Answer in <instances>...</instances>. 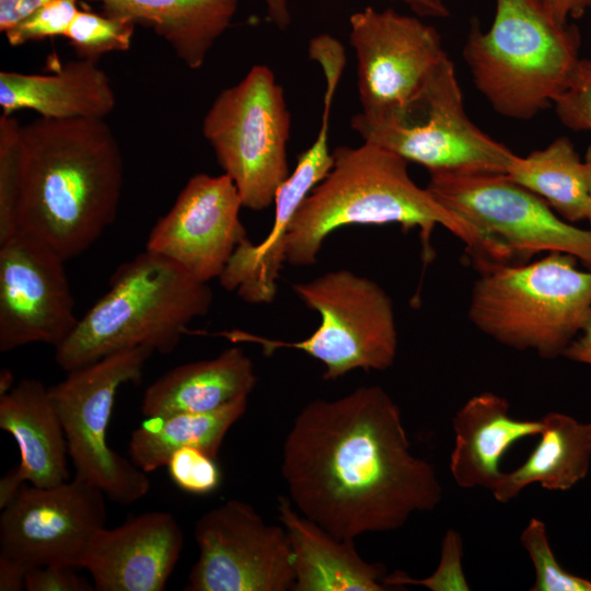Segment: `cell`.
<instances>
[{"label": "cell", "mask_w": 591, "mask_h": 591, "mask_svg": "<svg viewBox=\"0 0 591 591\" xmlns=\"http://www.w3.org/2000/svg\"><path fill=\"white\" fill-rule=\"evenodd\" d=\"M296 509L340 540L402 528L442 499L433 465L410 450L402 413L379 385L308 403L282 445Z\"/></svg>", "instance_id": "cell-1"}, {"label": "cell", "mask_w": 591, "mask_h": 591, "mask_svg": "<svg viewBox=\"0 0 591 591\" xmlns=\"http://www.w3.org/2000/svg\"><path fill=\"white\" fill-rule=\"evenodd\" d=\"M124 183L118 141L104 119H38L20 128L18 230L65 260L115 221Z\"/></svg>", "instance_id": "cell-2"}, {"label": "cell", "mask_w": 591, "mask_h": 591, "mask_svg": "<svg viewBox=\"0 0 591 591\" xmlns=\"http://www.w3.org/2000/svg\"><path fill=\"white\" fill-rule=\"evenodd\" d=\"M334 164L299 207L285 246V260L292 266L316 262L325 239L343 227L397 223L404 230L419 229L422 256H433L431 234L437 225L449 230L465 245L478 270L511 264L512 253L439 202L428 188L410 177L408 162L379 144L334 149Z\"/></svg>", "instance_id": "cell-3"}, {"label": "cell", "mask_w": 591, "mask_h": 591, "mask_svg": "<svg viewBox=\"0 0 591 591\" xmlns=\"http://www.w3.org/2000/svg\"><path fill=\"white\" fill-rule=\"evenodd\" d=\"M212 300L208 283L144 248L115 269L108 290L55 347V361L68 372L140 346L170 354Z\"/></svg>", "instance_id": "cell-4"}, {"label": "cell", "mask_w": 591, "mask_h": 591, "mask_svg": "<svg viewBox=\"0 0 591 591\" xmlns=\"http://www.w3.org/2000/svg\"><path fill=\"white\" fill-rule=\"evenodd\" d=\"M483 31L471 23L463 57L478 91L500 115L531 119L566 90L579 58L580 33L537 0H495Z\"/></svg>", "instance_id": "cell-5"}, {"label": "cell", "mask_w": 591, "mask_h": 591, "mask_svg": "<svg viewBox=\"0 0 591 591\" xmlns=\"http://www.w3.org/2000/svg\"><path fill=\"white\" fill-rule=\"evenodd\" d=\"M576 259L554 252L482 271L471 292V323L513 349L544 359L564 356L591 320V269H578Z\"/></svg>", "instance_id": "cell-6"}, {"label": "cell", "mask_w": 591, "mask_h": 591, "mask_svg": "<svg viewBox=\"0 0 591 591\" xmlns=\"http://www.w3.org/2000/svg\"><path fill=\"white\" fill-rule=\"evenodd\" d=\"M305 306L318 313L320 326L298 341L268 339L240 329L219 332L233 343L262 346L265 356L279 348L301 350L324 364L323 379L337 380L352 370L383 371L397 352L393 302L375 281L347 269L294 283Z\"/></svg>", "instance_id": "cell-7"}, {"label": "cell", "mask_w": 591, "mask_h": 591, "mask_svg": "<svg viewBox=\"0 0 591 591\" xmlns=\"http://www.w3.org/2000/svg\"><path fill=\"white\" fill-rule=\"evenodd\" d=\"M291 117L273 70L255 65L222 90L202 120V135L237 188L243 208L264 210L290 174Z\"/></svg>", "instance_id": "cell-8"}, {"label": "cell", "mask_w": 591, "mask_h": 591, "mask_svg": "<svg viewBox=\"0 0 591 591\" xmlns=\"http://www.w3.org/2000/svg\"><path fill=\"white\" fill-rule=\"evenodd\" d=\"M154 352L147 346L118 351L68 371L65 380L48 387L65 431L74 476L120 505L134 503L146 496L150 479L132 461L111 449L107 428L119 387L138 383Z\"/></svg>", "instance_id": "cell-9"}, {"label": "cell", "mask_w": 591, "mask_h": 591, "mask_svg": "<svg viewBox=\"0 0 591 591\" xmlns=\"http://www.w3.org/2000/svg\"><path fill=\"white\" fill-rule=\"evenodd\" d=\"M350 127L363 141L386 148L429 173L506 174L517 157L470 119L449 56L399 120L372 126L351 118Z\"/></svg>", "instance_id": "cell-10"}, {"label": "cell", "mask_w": 591, "mask_h": 591, "mask_svg": "<svg viewBox=\"0 0 591 591\" xmlns=\"http://www.w3.org/2000/svg\"><path fill=\"white\" fill-rule=\"evenodd\" d=\"M357 59L361 112L352 118L372 126L399 120L448 56L437 30L389 8L366 7L349 18Z\"/></svg>", "instance_id": "cell-11"}, {"label": "cell", "mask_w": 591, "mask_h": 591, "mask_svg": "<svg viewBox=\"0 0 591 591\" xmlns=\"http://www.w3.org/2000/svg\"><path fill=\"white\" fill-rule=\"evenodd\" d=\"M428 190L514 258L540 252L575 256L591 269V230L557 217L548 204L497 173H429Z\"/></svg>", "instance_id": "cell-12"}, {"label": "cell", "mask_w": 591, "mask_h": 591, "mask_svg": "<svg viewBox=\"0 0 591 591\" xmlns=\"http://www.w3.org/2000/svg\"><path fill=\"white\" fill-rule=\"evenodd\" d=\"M199 556L186 591H288L293 552L285 528L267 524L248 503L230 499L202 514L194 528Z\"/></svg>", "instance_id": "cell-13"}, {"label": "cell", "mask_w": 591, "mask_h": 591, "mask_svg": "<svg viewBox=\"0 0 591 591\" xmlns=\"http://www.w3.org/2000/svg\"><path fill=\"white\" fill-rule=\"evenodd\" d=\"M105 495L74 476L61 484H23L1 509L0 555L27 569L49 564L82 568L86 551L105 528Z\"/></svg>", "instance_id": "cell-14"}, {"label": "cell", "mask_w": 591, "mask_h": 591, "mask_svg": "<svg viewBox=\"0 0 591 591\" xmlns=\"http://www.w3.org/2000/svg\"><path fill=\"white\" fill-rule=\"evenodd\" d=\"M65 263L22 230L0 243V351L34 343L55 348L71 334L79 317Z\"/></svg>", "instance_id": "cell-15"}, {"label": "cell", "mask_w": 591, "mask_h": 591, "mask_svg": "<svg viewBox=\"0 0 591 591\" xmlns=\"http://www.w3.org/2000/svg\"><path fill=\"white\" fill-rule=\"evenodd\" d=\"M240 194L227 174L192 176L171 209L152 227L146 250L176 263L201 282L221 276L247 239Z\"/></svg>", "instance_id": "cell-16"}, {"label": "cell", "mask_w": 591, "mask_h": 591, "mask_svg": "<svg viewBox=\"0 0 591 591\" xmlns=\"http://www.w3.org/2000/svg\"><path fill=\"white\" fill-rule=\"evenodd\" d=\"M183 545L184 533L173 514L150 511L114 529H102L82 568L97 591H163Z\"/></svg>", "instance_id": "cell-17"}, {"label": "cell", "mask_w": 591, "mask_h": 591, "mask_svg": "<svg viewBox=\"0 0 591 591\" xmlns=\"http://www.w3.org/2000/svg\"><path fill=\"white\" fill-rule=\"evenodd\" d=\"M331 117L324 115L313 143L298 157L294 170L278 188L274 199V221L258 244L245 239L219 277L221 286L235 291L250 304H269L285 260V246L292 220L306 196L329 173L334 164L329 150Z\"/></svg>", "instance_id": "cell-18"}, {"label": "cell", "mask_w": 591, "mask_h": 591, "mask_svg": "<svg viewBox=\"0 0 591 591\" xmlns=\"http://www.w3.org/2000/svg\"><path fill=\"white\" fill-rule=\"evenodd\" d=\"M0 428L13 437L20 451L19 465L0 479L1 509L25 483L50 487L69 480L65 431L40 381L23 379L0 396Z\"/></svg>", "instance_id": "cell-19"}, {"label": "cell", "mask_w": 591, "mask_h": 591, "mask_svg": "<svg viewBox=\"0 0 591 591\" xmlns=\"http://www.w3.org/2000/svg\"><path fill=\"white\" fill-rule=\"evenodd\" d=\"M454 444L450 472L462 488L493 491L502 477L501 457L518 441L538 436L541 419H517L509 402L493 392L472 396L452 419Z\"/></svg>", "instance_id": "cell-20"}, {"label": "cell", "mask_w": 591, "mask_h": 591, "mask_svg": "<svg viewBox=\"0 0 591 591\" xmlns=\"http://www.w3.org/2000/svg\"><path fill=\"white\" fill-rule=\"evenodd\" d=\"M116 104L106 72L97 60L79 58L51 74L0 72L3 114L30 109L53 119H104Z\"/></svg>", "instance_id": "cell-21"}, {"label": "cell", "mask_w": 591, "mask_h": 591, "mask_svg": "<svg viewBox=\"0 0 591 591\" xmlns=\"http://www.w3.org/2000/svg\"><path fill=\"white\" fill-rule=\"evenodd\" d=\"M278 519L293 552V591H384L385 569L366 561L355 541L340 540L278 497Z\"/></svg>", "instance_id": "cell-22"}, {"label": "cell", "mask_w": 591, "mask_h": 591, "mask_svg": "<svg viewBox=\"0 0 591 591\" xmlns=\"http://www.w3.org/2000/svg\"><path fill=\"white\" fill-rule=\"evenodd\" d=\"M257 376L251 358L237 347L212 359L169 370L144 391L141 413L162 419L181 413H207L248 397Z\"/></svg>", "instance_id": "cell-23"}, {"label": "cell", "mask_w": 591, "mask_h": 591, "mask_svg": "<svg viewBox=\"0 0 591 591\" xmlns=\"http://www.w3.org/2000/svg\"><path fill=\"white\" fill-rule=\"evenodd\" d=\"M112 15L151 27L189 69H199L235 15L239 0H97Z\"/></svg>", "instance_id": "cell-24"}, {"label": "cell", "mask_w": 591, "mask_h": 591, "mask_svg": "<svg viewBox=\"0 0 591 591\" xmlns=\"http://www.w3.org/2000/svg\"><path fill=\"white\" fill-rule=\"evenodd\" d=\"M534 450L515 470L503 473L491 491L498 502H509L531 484L565 491L583 479L591 460V422L549 412Z\"/></svg>", "instance_id": "cell-25"}, {"label": "cell", "mask_w": 591, "mask_h": 591, "mask_svg": "<svg viewBox=\"0 0 591 591\" xmlns=\"http://www.w3.org/2000/svg\"><path fill=\"white\" fill-rule=\"evenodd\" d=\"M248 397L207 413H181L135 429L129 441L130 460L146 473L155 471L184 447L199 448L217 457L225 434L244 415Z\"/></svg>", "instance_id": "cell-26"}, {"label": "cell", "mask_w": 591, "mask_h": 591, "mask_svg": "<svg viewBox=\"0 0 591 591\" xmlns=\"http://www.w3.org/2000/svg\"><path fill=\"white\" fill-rule=\"evenodd\" d=\"M505 175L544 199L564 220L588 219L584 161L567 137H558L524 158L517 155Z\"/></svg>", "instance_id": "cell-27"}, {"label": "cell", "mask_w": 591, "mask_h": 591, "mask_svg": "<svg viewBox=\"0 0 591 591\" xmlns=\"http://www.w3.org/2000/svg\"><path fill=\"white\" fill-rule=\"evenodd\" d=\"M135 23L128 19L79 10L66 38L79 58L97 60L104 54L130 48Z\"/></svg>", "instance_id": "cell-28"}, {"label": "cell", "mask_w": 591, "mask_h": 591, "mask_svg": "<svg viewBox=\"0 0 591 591\" xmlns=\"http://www.w3.org/2000/svg\"><path fill=\"white\" fill-rule=\"evenodd\" d=\"M520 540L535 569L531 591H591L590 580L560 566L551 548L543 521L532 518Z\"/></svg>", "instance_id": "cell-29"}, {"label": "cell", "mask_w": 591, "mask_h": 591, "mask_svg": "<svg viewBox=\"0 0 591 591\" xmlns=\"http://www.w3.org/2000/svg\"><path fill=\"white\" fill-rule=\"evenodd\" d=\"M20 128L12 115L0 117V243L18 231Z\"/></svg>", "instance_id": "cell-30"}, {"label": "cell", "mask_w": 591, "mask_h": 591, "mask_svg": "<svg viewBox=\"0 0 591 591\" xmlns=\"http://www.w3.org/2000/svg\"><path fill=\"white\" fill-rule=\"evenodd\" d=\"M170 478L183 491L208 495L221 484V471L217 457L195 448L176 450L166 463Z\"/></svg>", "instance_id": "cell-31"}, {"label": "cell", "mask_w": 591, "mask_h": 591, "mask_svg": "<svg viewBox=\"0 0 591 591\" xmlns=\"http://www.w3.org/2000/svg\"><path fill=\"white\" fill-rule=\"evenodd\" d=\"M79 0H53L4 34L11 46H20L47 37L66 36L76 14Z\"/></svg>", "instance_id": "cell-32"}, {"label": "cell", "mask_w": 591, "mask_h": 591, "mask_svg": "<svg viewBox=\"0 0 591 591\" xmlns=\"http://www.w3.org/2000/svg\"><path fill=\"white\" fill-rule=\"evenodd\" d=\"M554 107L567 128L591 131V60H579L568 86L555 101Z\"/></svg>", "instance_id": "cell-33"}, {"label": "cell", "mask_w": 591, "mask_h": 591, "mask_svg": "<svg viewBox=\"0 0 591 591\" xmlns=\"http://www.w3.org/2000/svg\"><path fill=\"white\" fill-rule=\"evenodd\" d=\"M461 540L455 531H448L442 543L441 563L438 569L428 578L420 580L407 577L401 571L391 576H385L384 584L391 587H402L407 584H421L433 591L440 590H466L456 579L466 582L460 566Z\"/></svg>", "instance_id": "cell-34"}, {"label": "cell", "mask_w": 591, "mask_h": 591, "mask_svg": "<svg viewBox=\"0 0 591 591\" xmlns=\"http://www.w3.org/2000/svg\"><path fill=\"white\" fill-rule=\"evenodd\" d=\"M79 568L49 564L30 568L25 576L27 591H93L94 584L78 572Z\"/></svg>", "instance_id": "cell-35"}, {"label": "cell", "mask_w": 591, "mask_h": 591, "mask_svg": "<svg viewBox=\"0 0 591 591\" xmlns=\"http://www.w3.org/2000/svg\"><path fill=\"white\" fill-rule=\"evenodd\" d=\"M53 0H0V31L5 33Z\"/></svg>", "instance_id": "cell-36"}, {"label": "cell", "mask_w": 591, "mask_h": 591, "mask_svg": "<svg viewBox=\"0 0 591 591\" xmlns=\"http://www.w3.org/2000/svg\"><path fill=\"white\" fill-rule=\"evenodd\" d=\"M553 19L561 24L582 16L591 0H537Z\"/></svg>", "instance_id": "cell-37"}, {"label": "cell", "mask_w": 591, "mask_h": 591, "mask_svg": "<svg viewBox=\"0 0 591 591\" xmlns=\"http://www.w3.org/2000/svg\"><path fill=\"white\" fill-rule=\"evenodd\" d=\"M27 568L19 561L0 555V591L25 590Z\"/></svg>", "instance_id": "cell-38"}, {"label": "cell", "mask_w": 591, "mask_h": 591, "mask_svg": "<svg viewBox=\"0 0 591 591\" xmlns=\"http://www.w3.org/2000/svg\"><path fill=\"white\" fill-rule=\"evenodd\" d=\"M564 352V357L591 366V320Z\"/></svg>", "instance_id": "cell-39"}, {"label": "cell", "mask_w": 591, "mask_h": 591, "mask_svg": "<svg viewBox=\"0 0 591 591\" xmlns=\"http://www.w3.org/2000/svg\"><path fill=\"white\" fill-rule=\"evenodd\" d=\"M265 4L269 21L280 31H285L291 23L289 0H262Z\"/></svg>", "instance_id": "cell-40"}, {"label": "cell", "mask_w": 591, "mask_h": 591, "mask_svg": "<svg viewBox=\"0 0 591 591\" xmlns=\"http://www.w3.org/2000/svg\"><path fill=\"white\" fill-rule=\"evenodd\" d=\"M416 14L429 18H445L450 14L443 0H399Z\"/></svg>", "instance_id": "cell-41"}, {"label": "cell", "mask_w": 591, "mask_h": 591, "mask_svg": "<svg viewBox=\"0 0 591 591\" xmlns=\"http://www.w3.org/2000/svg\"><path fill=\"white\" fill-rule=\"evenodd\" d=\"M14 375L8 368H3L0 372V396L10 392L14 386Z\"/></svg>", "instance_id": "cell-42"}, {"label": "cell", "mask_w": 591, "mask_h": 591, "mask_svg": "<svg viewBox=\"0 0 591 591\" xmlns=\"http://www.w3.org/2000/svg\"><path fill=\"white\" fill-rule=\"evenodd\" d=\"M584 165H586V172H587L588 195H589V213H588L587 220H589L591 224V144L589 146L586 152Z\"/></svg>", "instance_id": "cell-43"}, {"label": "cell", "mask_w": 591, "mask_h": 591, "mask_svg": "<svg viewBox=\"0 0 591 591\" xmlns=\"http://www.w3.org/2000/svg\"><path fill=\"white\" fill-rule=\"evenodd\" d=\"M590 8H591V1H590Z\"/></svg>", "instance_id": "cell-44"}]
</instances>
